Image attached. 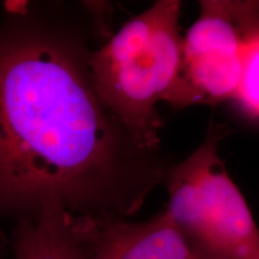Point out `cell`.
I'll return each instance as SVG.
<instances>
[{"instance_id":"obj_1","label":"cell","mask_w":259,"mask_h":259,"mask_svg":"<svg viewBox=\"0 0 259 259\" xmlns=\"http://www.w3.org/2000/svg\"><path fill=\"white\" fill-rule=\"evenodd\" d=\"M88 56L30 10L0 23V215L93 216L106 199L116 135Z\"/></svg>"},{"instance_id":"obj_2","label":"cell","mask_w":259,"mask_h":259,"mask_svg":"<svg viewBox=\"0 0 259 259\" xmlns=\"http://www.w3.org/2000/svg\"><path fill=\"white\" fill-rule=\"evenodd\" d=\"M180 9L177 0L155 3L88 56L100 101L141 148L157 145L156 106L170 102L179 84Z\"/></svg>"},{"instance_id":"obj_3","label":"cell","mask_w":259,"mask_h":259,"mask_svg":"<svg viewBox=\"0 0 259 259\" xmlns=\"http://www.w3.org/2000/svg\"><path fill=\"white\" fill-rule=\"evenodd\" d=\"M220 132L212 128L171 173L164 212L211 259H259V228L220 157Z\"/></svg>"},{"instance_id":"obj_4","label":"cell","mask_w":259,"mask_h":259,"mask_svg":"<svg viewBox=\"0 0 259 259\" xmlns=\"http://www.w3.org/2000/svg\"><path fill=\"white\" fill-rule=\"evenodd\" d=\"M254 9V3L202 2L199 18L183 37L179 84L170 103L187 106L234 99Z\"/></svg>"},{"instance_id":"obj_5","label":"cell","mask_w":259,"mask_h":259,"mask_svg":"<svg viewBox=\"0 0 259 259\" xmlns=\"http://www.w3.org/2000/svg\"><path fill=\"white\" fill-rule=\"evenodd\" d=\"M84 259H211L166 212L144 222L107 215H74Z\"/></svg>"},{"instance_id":"obj_6","label":"cell","mask_w":259,"mask_h":259,"mask_svg":"<svg viewBox=\"0 0 259 259\" xmlns=\"http://www.w3.org/2000/svg\"><path fill=\"white\" fill-rule=\"evenodd\" d=\"M14 259H84L74 213L50 204L35 215L19 219Z\"/></svg>"},{"instance_id":"obj_7","label":"cell","mask_w":259,"mask_h":259,"mask_svg":"<svg viewBox=\"0 0 259 259\" xmlns=\"http://www.w3.org/2000/svg\"><path fill=\"white\" fill-rule=\"evenodd\" d=\"M234 99L246 113L259 118V23L252 18L245 35L240 79Z\"/></svg>"}]
</instances>
